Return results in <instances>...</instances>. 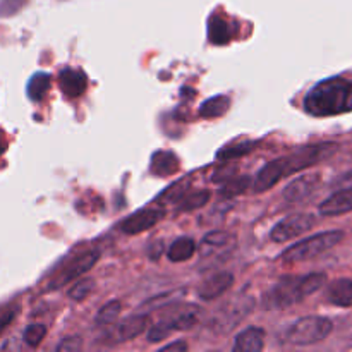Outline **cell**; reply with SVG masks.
I'll return each instance as SVG.
<instances>
[{
  "label": "cell",
  "instance_id": "obj_5",
  "mask_svg": "<svg viewBox=\"0 0 352 352\" xmlns=\"http://www.w3.org/2000/svg\"><path fill=\"white\" fill-rule=\"evenodd\" d=\"M346 234L342 230H327V232L315 234L301 243L292 244L289 250L282 253V260L287 263H298V261L311 260V258L320 256L322 253H327L329 250L336 248L337 244L342 243Z\"/></svg>",
  "mask_w": 352,
  "mask_h": 352
},
{
  "label": "cell",
  "instance_id": "obj_7",
  "mask_svg": "<svg viewBox=\"0 0 352 352\" xmlns=\"http://www.w3.org/2000/svg\"><path fill=\"white\" fill-rule=\"evenodd\" d=\"M254 308V301L251 298H239L232 302H226L213 316L212 327L217 333H227L236 329Z\"/></svg>",
  "mask_w": 352,
  "mask_h": 352
},
{
  "label": "cell",
  "instance_id": "obj_16",
  "mask_svg": "<svg viewBox=\"0 0 352 352\" xmlns=\"http://www.w3.org/2000/svg\"><path fill=\"white\" fill-rule=\"evenodd\" d=\"M325 298L333 306L352 308V278H339L329 284Z\"/></svg>",
  "mask_w": 352,
  "mask_h": 352
},
{
  "label": "cell",
  "instance_id": "obj_4",
  "mask_svg": "<svg viewBox=\"0 0 352 352\" xmlns=\"http://www.w3.org/2000/svg\"><path fill=\"white\" fill-rule=\"evenodd\" d=\"M199 318V306L196 305H177L165 311V316L150 329L148 340L151 344H158L167 339L172 332H182L196 325Z\"/></svg>",
  "mask_w": 352,
  "mask_h": 352
},
{
  "label": "cell",
  "instance_id": "obj_10",
  "mask_svg": "<svg viewBox=\"0 0 352 352\" xmlns=\"http://www.w3.org/2000/svg\"><path fill=\"white\" fill-rule=\"evenodd\" d=\"M150 325V316L148 315H134L129 318L122 320L120 323H117L113 329H110V332L105 336V342L113 346V344L127 342L131 339H136L138 336L144 332Z\"/></svg>",
  "mask_w": 352,
  "mask_h": 352
},
{
  "label": "cell",
  "instance_id": "obj_23",
  "mask_svg": "<svg viewBox=\"0 0 352 352\" xmlns=\"http://www.w3.org/2000/svg\"><path fill=\"white\" fill-rule=\"evenodd\" d=\"M210 198H212L210 191H196L191 195H184L179 203L177 212H192V210L203 208L210 201Z\"/></svg>",
  "mask_w": 352,
  "mask_h": 352
},
{
  "label": "cell",
  "instance_id": "obj_11",
  "mask_svg": "<svg viewBox=\"0 0 352 352\" xmlns=\"http://www.w3.org/2000/svg\"><path fill=\"white\" fill-rule=\"evenodd\" d=\"M165 217V210L162 206H151V208L140 210L138 213L131 215L129 219H126L120 226V229L126 234H141L144 230L151 229L153 226H157L162 219Z\"/></svg>",
  "mask_w": 352,
  "mask_h": 352
},
{
  "label": "cell",
  "instance_id": "obj_2",
  "mask_svg": "<svg viewBox=\"0 0 352 352\" xmlns=\"http://www.w3.org/2000/svg\"><path fill=\"white\" fill-rule=\"evenodd\" d=\"M305 110L313 117L352 112V79L329 78L320 81L305 96Z\"/></svg>",
  "mask_w": 352,
  "mask_h": 352
},
{
  "label": "cell",
  "instance_id": "obj_25",
  "mask_svg": "<svg viewBox=\"0 0 352 352\" xmlns=\"http://www.w3.org/2000/svg\"><path fill=\"white\" fill-rule=\"evenodd\" d=\"M120 309H122V305L120 301H110L103 306L102 309L96 315V325L98 327H109L110 323L116 322L117 316L120 315Z\"/></svg>",
  "mask_w": 352,
  "mask_h": 352
},
{
  "label": "cell",
  "instance_id": "obj_6",
  "mask_svg": "<svg viewBox=\"0 0 352 352\" xmlns=\"http://www.w3.org/2000/svg\"><path fill=\"white\" fill-rule=\"evenodd\" d=\"M333 325L325 316H305L299 318L285 332V342L292 346H313L330 336Z\"/></svg>",
  "mask_w": 352,
  "mask_h": 352
},
{
  "label": "cell",
  "instance_id": "obj_28",
  "mask_svg": "<svg viewBox=\"0 0 352 352\" xmlns=\"http://www.w3.org/2000/svg\"><path fill=\"white\" fill-rule=\"evenodd\" d=\"M250 182H251V179L244 177V175L232 179V181L227 182L226 188L222 189V196H226V198H234V196L243 195V192L250 188Z\"/></svg>",
  "mask_w": 352,
  "mask_h": 352
},
{
  "label": "cell",
  "instance_id": "obj_21",
  "mask_svg": "<svg viewBox=\"0 0 352 352\" xmlns=\"http://www.w3.org/2000/svg\"><path fill=\"white\" fill-rule=\"evenodd\" d=\"M230 107V98L226 95L213 96V98L206 100L201 107H199V116L205 119H215V117L226 116L227 110Z\"/></svg>",
  "mask_w": 352,
  "mask_h": 352
},
{
  "label": "cell",
  "instance_id": "obj_15",
  "mask_svg": "<svg viewBox=\"0 0 352 352\" xmlns=\"http://www.w3.org/2000/svg\"><path fill=\"white\" fill-rule=\"evenodd\" d=\"M320 215L339 217L352 212V188L339 189L320 205Z\"/></svg>",
  "mask_w": 352,
  "mask_h": 352
},
{
  "label": "cell",
  "instance_id": "obj_12",
  "mask_svg": "<svg viewBox=\"0 0 352 352\" xmlns=\"http://www.w3.org/2000/svg\"><path fill=\"white\" fill-rule=\"evenodd\" d=\"M320 184H322V175L320 174L301 175L284 189V199L289 203H302L320 188Z\"/></svg>",
  "mask_w": 352,
  "mask_h": 352
},
{
  "label": "cell",
  "instance_id": "obj_22",
  "mask_svg": "<svg viewBox=\"0 0 352 352\" xmlns=\"http://www.w3.org/2000/svg\"><path fill=\"white\" fill-rule=\"evenodd\" d=\"M48 88H50V76L45 74V72H38L28 82V96L33 102H41L47 95Z\"/></svg>",
  "mask_w": 352,
  "mask_h": 352
},
{
  "label": "cell",
  "instance_id": "obj_30",
  "mask_svg": "<svg viewBox=\"0 0 352 352\" xmlns=\"http://www.w3.org/2000/svg\"><path fill=\"white\" fill-rule=\"evenodd\" d=\"M186 186H188V179H184V181H181V182H177V184L170 186V189H167V191H165V195L162 196V199H167L165 203L181 201L182 196L186 195V189H188Z\"/></svg>",
  "mask_w": 352,
  "mask_h": 352
},
{
  "label": "cell",
  "instance_id": "obj_3",
  "mask_svg": "<svg viewBox=\"0 0 352 352\" xmlns=\"http://www.w3.org/2000/svg\"><path fill=\"white\" fill-rule=\"evenodd\" d=\"M327 284V275L322 272L308 275H289L282 277L267 294L263 296L265 309H284L298 305L313 292L320 291Z\"/></svg>",
  "mask_w": 352,
  "mask_h": 352
},
{
  "label": "cell",
  "instance_id": "obj_14",
  "mask_svg": "<svg viewBox=\"0 0 352 352\" xmlns=\"http://www.w3.org/2000/svg\"><path fill=\"white\" fill-rule=\"evenodd\" d=\"M234 284V275L229 272H220V274L212 275L206 278L201 285L198 287V298L205 299V301H213V299L220 298L223 292L230 289Z\"/></svg>",
  "mask_w": 352,
  "mask_h": 352
},
{
  "label": "cell",
  "instance_id": "obj_17",
  "mask_svg": "<svg viewBox=\"0 0 352 352\" xmlns=\"http://www.w3.org/2000/svg\"><path fill=\"white\" fill-rule=\"evenodd\" d=\"M265 347V332L256 327L246 329L237 336L234 342V352H261Z\"/></svg>",
  "mask_w": 352,
  "mask_h": 352
},
{
  "label": "cell",
  "instance_id": "obj_26",
  "mask_svg": "<svg viewBox=\"0 0 352 352\" xmlns=\"http://www.w3.org/2000/svg\"><path fill=\"white\" fill-rule=\"evenodd\" d=\"M230 241H234V236L226 230H213L203 237V246L205 248H223L229 246Z\"/></svg>",
  "mask_w": 352,
  "mask_h": 352
},
{
  "label": "cell",
  "instance_id": "obj_29",
  "mask_svg": "<svg viewBox=\"0 0 352 352\" xmlns=\"http://www.w3.org/2000/svg\"><path fill=\"white\" fill-rule=\"evenodd\" d=\"M93 289H95V280H91V278H82V280H79L78 284L69 291V298H71L72 301H85Z\"/></svg>",
  "mask_w": 352,
  "mask_h": 352
},
{
  "label": "cell",
  "instance_id": "obj_35",
  "mask_svg": "<svg viewBox=\"0 0 352 352\" xmlns=\"http://www.w3.org/2000/svg\"><path fill=\"white\" fill-rule=\"evenodd\" d=\"M162 351H188V342H184V340H179V342H174V344H168V346L162 347Z\"/></svg>",
  "mask_w": 352,
  "mask_h": 352
},
{
  "label": "cell",
  "instance_id": "obj_13",
  "mask_svg": "<svg viewBox=\"0 0 352 352\" xmlns=\"http://www.w3.org/2000/svg\"><path fill=\"white\" fill-rule=\"evenodd\" d=\"M58 86H60L62 93L69 98H78L86 91L88 86V78L81 69L65 67L58 76Z\"/></svg>",
  "mask_w": 352,
  "mask_h": 352
},
{
  "label": "cell",
  "instance_id": "obj_33",
  "mask_svg": "<svg viewBox=\"0 0 352 352\" xmlns=\"http://www.w3.org/2000/svg\"><path fill=\"white\" fill-rule=\"evenodd\" d=\"M333 186L336 188H352V170L346 172V174H342L340 177H337L336 181H333Z\"/></svg>",
  "mask_w": 352,
  "mask_h": 352
},
{
  "label": "cell",
  "instance_id": "obj_20",
  "mask_svg": "<svg viewBox=\"0 0 352 352\" xmlns=\"http://www.w3.org/2000/svg\"><path fill=\"white\" fill-rule=\"evenodd\" d=\"M196 253V243L191 237H179L170 248H168V260L175 263H184L191 260Z\"/></svg>",
  "mask_w": 352,
  "mask_h": 352
},
{
  "label": "cell",
  "instance_id": "obj_36",
  "mask_svg": "<svg viewBox=\"0 0 352 352\" xmlns=\"http://www.w3.org/2000/svg\"><path fill=\"white\" fill-rule=\"evenodd\" d=\"M6 150H7V141H6V136H3V133L0 131V155H2Z\"/></svg>",
  "mask_w": 352,
  "mask_h": 352
},
{
  "label": "cell",
  "instance_id": "obj_19",
  "mask_svg": "<svg viewBox=\"0 0 352 352\" xmlns=\"http://www.w3.org/2000/svg\"><path fill=\"white\" fill-rule=\"evenodd\" d=\"M232 28H230L229 21L223 19L219 14H213L208 21V36L210 41L215 45H226L229 43L232 38Z\"/></svg>",
  "mask_w": 352,
  "mask_h": 352
},
{
  "label": "cell",
  "instance_id": "obj_1",
  "mask_svg": "<svg viewBox=\"0 0 352 352\" xmlns=\"http://www.w3.org/2000/svg\"><path fill=\"white\" fill-rule=\"evenodd\" d=\"M337 150H339V144L337 143L308 144V146L299 148V150L292 151V153L285 155V157L268 162L258 172L256 179H254V189L258 192L268 191L275 184H278L284 177H289V175L296 174V172L306 170V168L327 160L332 155H336Z\"/></svg>",
  "mask_w": 352,
  "mask_h": 352
},
{
  "label": "cell",
  "instance_id": "obj_24",
  "mask_svg": "<svg viewBox=\"0 0 352 352\" xmlns=\"http://www.w3.org/2000/svg\"><path fill=\"white\" fill-rule=\"evenodd\" d=\"M256 148V143L254 141H246V143L243 144H237V146H227L223 148V150H220L219 153H217V158L219 160H236V158L239 157H244V155L251 153V151Z\"/></svg>",
  "mask_w": 352,
  "mask_h": 352
},
{
  "label": "cell",
  "instance_id": "obj_27",
  "mask_svg": "<svg viewBox=\"0 0 352 352\" xmlns=\"http://www.w3.org/2000/svg\"><path fill=\"white\" fill-rule=\"evenodd\" d=\"M45 336H47V327L41 323H33L24 330V342L30 347H38L43 342Z\"/></svg>",
  "mask_w": 352,
  "mask_h": 352
},
{
  "label": "cell",
  "instance_id": "obj_9",
  "mask_svg": "<svg viewBox=\"0 0 352 352\" xmlns=\"http://www.w3.org/2000/svg\"><path fill=\"white\" fill-rule=\"evenodd\" d=\"M98 258H100V253L96 250L86 251V253H82V254H79V256L72 258V260L69 261V263L65 265L64 268H62L60 274H58L57 277L52 280L50 289H58L60 285L69 284V282H72V280H76V278L82 277L86 272L91 270V268L95 267L96 261H98Z\"/></svg>",
  "mask_w": 352,
  "mask_h": 352
},
{
  "label": "cell",
  "instance_id": "obj_18",
  "mask_svg": "<svg viewBox=\"0 0 352 352\" xmlns=\"http://www.w3.org/2000/svg\"><path fill=\"white\" fill-rule=\"evenodd\" d=\"M179 168V158L175 157L172 151H157V153L151 157V165H150V170L151 174L155 175H167L175 174Z\"/></svg>",
  "mask_w": 352,
  "mask_h": 352
},
{
  "label": "cell",
  "instance_id": "obj_34",
  "mask_svg": "<svg viewBox=\"0 0 352 352\" xmlns=\"http://www.w3.org/2000/svg\"><path fill=\"white\" fill-rule=\"evenodd\" d=\"M234 172H236V167H226V168H220V170L215 172V175H213V182H222L226 181L229 175H232Z\"/></svg>",
  "mask_w": 352,
  "mask_h": 352
},
{
  "label": "cell",
  "instance_id": "obj_32",
  "mask_svg": "<svg viewBox=\"0 0 352 352\" xmlns=\"http://www.w3.org/2000/svg\"><path fill=\"white\" fill-rule=\"evenodd\" d=\"M17 309H19L17 306H10V308L0 311V333H2L3 330L10 325V323H12V320L16 318V315H17Z\"/></svg>",
  "mask_w": 352,
  "mask_h": 352
},
{
  "label": "cell",
  "instance_id": "obj_8",
  "mask_svg": "<svg viewBox=\"0 0 352 352\" xmlns=\"http://www.w3.org/2000/svg\"><path fill=\"white\" fill-rule=\"evenodd\" d=\"M315 223L316 219L313 215H309V213H296V215H291L287 217V219L280 220V222L272 229L270 237L272 241L277 244L287 243V241L308 232Z\"/></svg>",
  "mask_w": 352,
  "mask_h": 352
},
{
  "label": "cell",
  "instance_id": "obj_31",
  "mask_svg": "<svg viewBox=\"0 0 352 352\" xmlns=\"http://www.w3.org/2000/svg\"><path fill=\"white\" fill-rule=\"evenodd\" d=\"M82 347V340L81 337L72 336V337H65L60 344L57 346L58 352H69V351H79Z\"/></svg>",
  "mask_w": 352,
  "mask_h": 352
}]
</instances>
